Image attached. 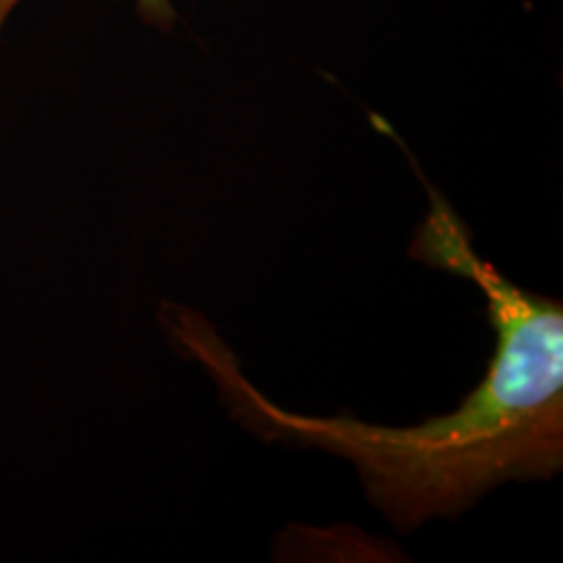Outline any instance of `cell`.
I'll return each mask as SVG.
<instances>
[{"label": "cell", "mask_w": 563, "mask_h": 563, "mask_svg": "<svg viewBox=\"0 0 563 563\" xmlns=\"http://www.w3.org/2000/svg\"><path fill=\"white\" fill-rule=\"evenodd\" d=\"M19 3L21 0H0V32H3L5 21L16 11ZM136 9L141 16L150 21L152 26H159V30H170L178 21V13H175L170 0H136Z\"/></svg>", "instance_id": "obj_2"}, {"label": "cell", "mask_w": 563, "mask_h": 563, "mask_svg": "<svg viewBox=\"0 0 563 563\" xmlns=\"http://www.w3.org/2000/svg\"><path fill=\"white\" fill-rule=\"evenodd\" d=\"M431 211L415 235L418 262L473 279L488 302L496 352L485 378L454 412L420 426L384 428L350 415L319 418L274 405L238 368L201 316L165 308V327L222 391L230 412L266 441L344 456L371 501L399 530L454 517L506 481L551 477L563 462V308L514 285L470 245L467 230L431 188Z\"/></svg>", "instance_id": "obj_1"}]
</instances>
